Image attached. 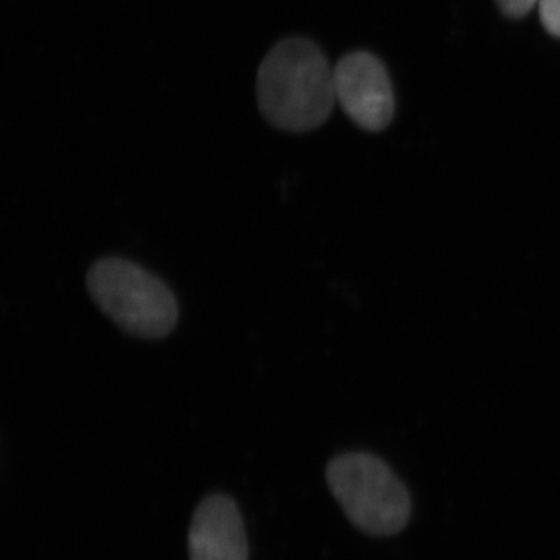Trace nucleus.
Returning <instances> with one entry per match:
<instances>
[{
	"label": "nucleus",
	"mask_w": 560,
	"mask_h": 560,
	"mask_svg": "<svg viewBox=\"0 0 560 560\" xmlns=\"http://www.w3.org/2000/svg\"><path fill=\"white\" fill-rule=\"evenodd\" d=\"M92 300L132 337L158 340L178 323V302L168 287L130 260L103 259L88 272Z\"/></svg>",
	"instance_id": "obj_3"
},
{
	"label": "nucleus",
	"mask_w": 560,
	"mask_h": 560,
	"mask_svg": "<svg viewBox=\"0 0 560 560\" xmlns=\"http://www.w3.org/2000/svg\"><path fill=\"white\" fill-rule=\"evenodd\" d=\"M539 0H497V5L510 18H523L534 9Z\"/></svg>",
	"instance_id": "obj_7"
},
{
	"label": "nucleus",
	"mask_w": 560,
	"mask_h": 560,
	"mask_svg": "<svg viewBox=\"0 0 560 560\" xmlns=\"http://www.w3.org/2000/svg\"><path fill=\"white\" fill-rule=\"evenodd\" d=\"M190 560H248L241 511L226 495H210L195 511L189 530Z\"/></svg>",
	"instance_id": "obj_5"
},
{
	"label": "nucleus",
	"mask_w": 560,
	"mask_h": 560,
	"mask_svg": "<svg viewBox=\"0 0 560 560\" xmlns=\"http://www.w3.org/2000/svg\"><path fill=\"white\" fill-rule=\"evenodd\" d=\"M327 485L355 528L370 536H394L411 517V499L388 464L364 452L330 460Z\"/></svg>",
	"instance_id": "obj_2"
},
{
	"label": "nucleus",
	"mask_w": 560,
	"mask_h": 560,
	"mask_svg": "<svg viewBox=\"0 0 560 560\" xmlns=\"http://www.w3.org/2000/svg\"><path fill=\"white\" fill-rule=\"evenodd\" d=\"M335 95L361 130L378 132L394 117V94L385 66L368 51H352L334 68Z\"/></svg>",
	"instance_id": "obj_4"
},
{
	"label": "nucleus",
	"mask_w": 560,
	"mask_h": 560,
	"mask_svg": "<svg viewBox=\"0 0 560 560\" xmlns=\"http://www.w3.org/2000/svg\"><path fill=\"white\" fill-rule=\"evenodd\" d=\"M539 7L541 24L560 38V0H539Z\"/></svg>",
	"instance_id": "obj_6"
},
{
	"label": "nucleus",
	"mask_w": 560,
	"mask_h": 560,
	"mask_svg": "<svg viewBox=\"0 0 560 560\" xmlns=\"http://www.w3.org/2000/svg\"><path fill=\"white\" fill-rule=\"evenodd\" d=\"M335 102L334 69L313 40H279L261 61L257 103L272 127L290 132L316 130L329 119Z\"/></svg>",
	"instance_id": "obj_1"
}]
</instances>
